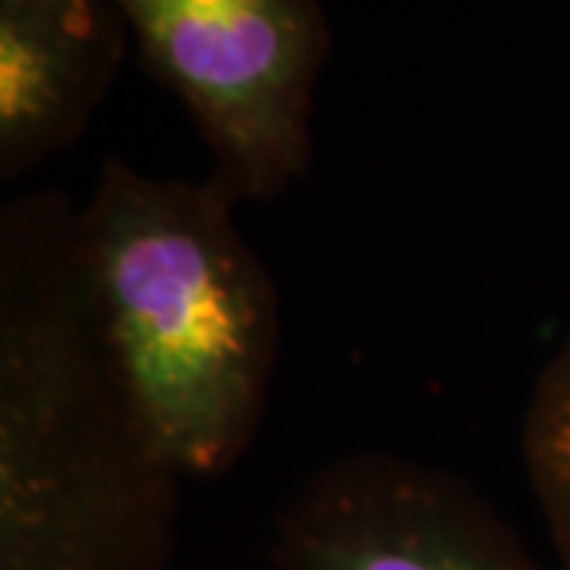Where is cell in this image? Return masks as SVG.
<instances>
[{"instance_id": "5b68a950", "label": "cell", "mask_w": 570, "mask_h": 570, "mask_svg": "<svg viewBox=\"0 0 570 570\" xmlns=\"http://www.w3.org/2000/svg\"><path fill=\"white\" fill-rule=\"evenodd\" d=\"M130 29L111 0H0V181L80 140Z\"/></svg>"}, {"instance_id": "8992f818", "label": "cell", "mask_w": 570, "mask_h": 570, "mask_svg": "<svg viewBox=\"0 0 570 570\" xmlns=\"http://www.w3.org/2000/svg\"><path fill=\"white\" fill-rule=\"evenodd\" d=\"M520 448L558 568L570 570V326L532 387Z\"/></svg>"}, {"instance_id": "7a4b0ae2", "label": "cell", "mask_w": 570, "mask_h": 570, "mask_svg": "<svg viewBox=\"0 0 570 570\" xmlns=\"http://www.w3.org/2000/svg\"><path fill=\"white\" fill-rule=\"evenodd\" d=\"M86 307L105 365L181 479L242 463L279 365V298L213 181L108 159L77 206Z\"/></svg>"}, {"instance_id": "6da1fadb", "label": "cell", "mask_w": 570, "mask_h": 570, "mask_svg": "<svg viewBox=\"0 0 570 570\" xmlns=\"http://www.w3.org/2000/svg\"><path fill=\"white\" fill-rule=\"evenodd\" d=\"M181 475L149 444L86 307L77 206L0 209V570H171Z\"/></svg>"}, {"instance_id": "277c9868", "label": "cell", "mask_w": 570, "mask_h": 570, "mask_svg": "<svg viewBox=\"0 0 570 570\" xmlns=\"http://www.w3.org/2000/svg\"><path fill=\"white\" fill-rule=\"evenodd\" d=\"M276 570H561L463 479L393 453L321 466L276 520Z\"/></svg>"}, {"instance_id": "3957f363", "label": "cell", "mask_w": 570, "mask_h": 570, "mask_svg": "<svg viewBox=\"0 0 570 570\" xmlns=\"http://www.w3.org/2000/svg\"><path fill=\"white\" fill-rule=\"evenodd\" d=\"M146 70L184 105L238 200H269L311 168L314 92L330 55L321 0H111Z\"/></svg>"}]
</instances>
